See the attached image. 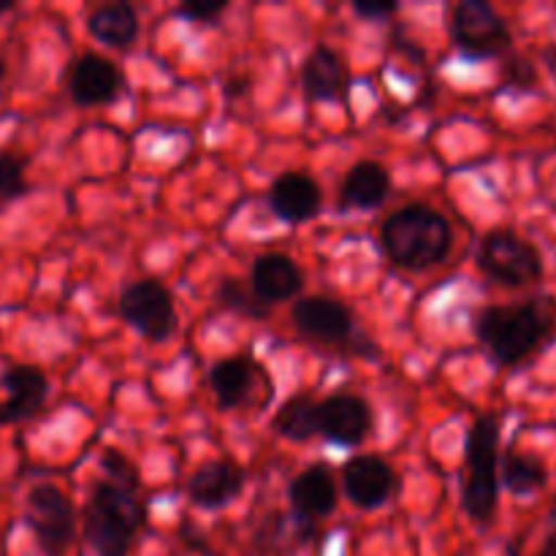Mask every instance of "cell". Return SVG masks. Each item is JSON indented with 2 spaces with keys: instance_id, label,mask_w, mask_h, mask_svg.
Masks as SVG:
<instances>
[{
  "instance_id": "cell-15",
  "label": "cell",
  "mask_w": 556,
  "mask_h": 556,
  "mask_svg": "<svg viewBox=\"0 0 556 556\" xmlns=\"http://www.w3.org/2000/svg\"><path fill=\"white\" fill-rule=\"evenodd\" d=\"M244 472L237 462L215 459L201 465L188 481V497L201 508H223L242 492Z\"/></svg>"
},
{
  "instance_id": "cell-32",
  "label": "cell",
  "mask_w": 556,
  "mask_h": 556,
  "mask_svg": "<svg viewBox=\"0 0 556 556\" xmlns=\"http://www.w3.org/2000/svg\"><path fill=\"white\" fill-rule=\"evenodd\" d=\"M3 76H5V65H3V60H0V85H3Z\"/></svg>"
},
{
  "instance_id": "cell-5",
  "label": "cell",
  "mask_w": 556,
  "mask_h": 556,
  "mask_svg": "<svg viewBox=\"0 0 556 556\" xmlns=\"http://www.w3.org/2000/svg\"><path fill=\"white\" fill-rule=\"evenodd\" d=\"M478 264L494 282L508 288L532 286L543 277V258L535 244L521 239L519 233L505 231V228L489 231L483 237Z\"/></svg>"
},
{
  "instance_id": "cell-20",
  "label": "cell",
  "mask_w": 556,
  "mask_h": 556,
  "mask_svg": "<svg viewBox=\"0 0 556 556\" xmlns=\"http://www.w3.org/2000/svg\"><path fill=\"white\" fill-rule=\"evenodd\" d=\"M391 190V174L380 163L362 161L345 174L340 185V199L353 210H372L386 201Z\"/></svg>"
},
{
  "instance_id": "cell-29",
  "label": "cell",
  "mask_w": 556,
  "mask_h": 556,
  "mask_svg": "<svg viewBox=\"0 0 556 556\" xmlns=\"http://www.w3.org/2000/svg\"><path fill=\"white\" fill-rule=\"evenodd\" d=\"M543 63H546L548 71H552V74L556 76V43L543 49Z\"/></svg>"
},
{
  "instance_id": "cell-31",
  "label": "cell",
  "mask_w": 556,
  "mask_h": 556,
  "mask_svg": "<svg viewBox=\"0 0 556 556\" xmlns=\"http://www.w3.org/2000/svg\"><path fill=\"white\" fill-rule=\"evenodd\" d=\"M14 9V3H0V14H3V11H11Z\"/></svg>"
},
{
  "instance_id": "cell-17",
  "label": "cell",
  "mask_w": 556,
  "mask_h": 556,
  "mask_svg": "<svg viewBox=\"0 0 556 556\" xmlns=\"http://www.w3.org/2000/svg\"><path fill=\"white\" fill-rule=\"evenodd\" d=\"M302 85L315 101H340L348 92L351 76H348V65L342 63L340 54L326 43H318L304 60Z\"/></svg>"
},
{
  "instance_id": "cell-11",
  "label": "cell",
  "mask_w": 556,
  "mask_h": 556,
  "mask_svg": "<svg viewBox=\"0 0 556 556\" xmlns=\"http://www.w3.org/2000/svg\"><path fill=\"white\" fill-rule=\"evenodd\" d=\"M68 90L79 106L109 103L123 90V74L101 54H81L68 71Z\"/></svg>"
},
{
  "instance_id": "cell-19",
  "label": "cell",
  "mask_w": 556,
  "mask_h": 556,
  "mask_svg": "<svg viewBox=\"0 0 556 556\" xmlns=\"http://www.w3.org/2000/svg\"><path fill=\"white\" fill-rule=\"evenodd\" d=\"M261 378V367L244 356H228L217 362L210 372V386L223 407H239L253 394L255 380Z\"/></svg>"
},
{
  "instance_id": "cell-13",
  "label": "cell",
  "mask_w": 556,
  "mask_h": 556,
  "mask_svg": "<svg viewBox=\"0 0 556 556\" xmlns=\"http://www.w3.org/2000/svg\"><path fill=\"white\" fill-rule=\"evenodd\" d=\"M5 400L0 402V424H16L36 416L47 400V375L36 367H11L3 375Z\"/></svg>"
},
{
  "instance_id": "cell-25",
  "label": "cell",
  "mask_w": 556,
  "mask_h": 556,
  "mask_svg": "<svg viewBox=\"0 0 556 556\" xmlns=\"http://www.w3.org/2000/svg\"><path fill=\"white\" fill-rule=\"evenodd\" d=\"M27 190L25 166L11 152H0V199H20Z\"/></svg>"
},
{
  "instance_id": "cell-8",
  "label": "cell",
  "mask_w": 556,
  "mask_h": 556,
  "mask_svg": "<svg viewBox=\"0 0 556 556\" xmlns=\"http://www.w3.org/2000/svg\"><path fill=\"white\" fill-rule=\"evenodd\" d=\"M119 315L150 342H163L177 331L172 293L155 280H139L125 288L119 296Z\"/></svg>"
},
{
  "instance_id": "cell-9",
  "label": "cell",
  "mask_w": 556,
  "mask_h": 556,
  "mask_svg": "<svg viewBox=\"0 0 556 556\" xmlns=\"http://www.w3.org/2000/svg\"><path fill=\"white\" fill-rule=\"evenodd\" d=\"M372 429V413L362 396L334 394L315 405V434L337 445H358Z\"/></svg>"
},
{
  "instance_id": "cell-22",
  "label": "cell",
  "mask_w": 556,
  "mask_h": 556,
  "mask_svg": "<svg viewBox=\"0 0 556 556\" xmlns=\"http://www.w3.org/2000/svg\"><path fill=\"white\" fill-rule=\"evenodd\" d=\"M546 465H543L541 459H535V456L516 454V451H510V454L505 456L503 481L514 494H521V497H525V494L541 492V489L546 486Z\"/></svg>"
},
{
  "instance_id": "cell-30",
  "label": "cell",
  "mask_w": 556,
  "mask_h": 556,
  "mask_svg": "<svg viewBox=\"0 0 556 556\" xmlns=\"http://www.w3.org/2000/svg\"><path fill=\"white\" fill-rule=\"evenodd\" d=\"M541 556H556V543H548V546L543 548Z\"/></svg>"
},
{
  "instance_id": "cell-6",
  "label": "cell",
  "mask_w": 556,
  "mask_h": 556,
  "mask_svg": "<svg viewBox=\"0 0 556 556\" xmlns=\"http://www.w3.org/2000/svg\"><path fill=\"white\" fill-rule=\"evenodd\" d=\"M456 47L472 58H494L510 47V30L500 11L483 0H459L448 14Z\"/></svg>"
},
{
  "instance_id": "cell-16",
  "label": "cell",
  "mask_w": 556,
  "mask_h": 556,
  "mask_svg": "<svg viewBox=\"0 0 556 556\" xmlns=\"http://www.w3.org/2000/svg\"><path fill=\"white\" fill-rule=\"evenodd\" d=\"M320 188L313 177L302 172H288L271 182L269 204L275 215L286 223H304L318 212Z\"/></svg>"
},
{
  "instance_id": "cell-28",
  "label": "cell",
  "mask_w": 556,
  "mask_h": 556,
  "mask_svg": "<svg viewBox=\"0 0 556 556\" xmlns=\"http://www.w3.org/2000/svg\"><path fill=\"white\" fill-rule=\"evenodd\" d=\"M356 11L362 16H369V20H386L389 14H394L396 5L394 3H369V0H364V3H356Z\"/></svg>"
},
{
  "instance_id": "cell-21",
  "label": "cell",
  "mask_w": 556,
  "mask_h": 556,
  "mask_svg": "<svg viewBox=\"0 0 556 556\" xmlns=\"http://www.w3.org/2000/svg\"><path fill=\"white\" fill-rule=\"evenodd\" d=\"M92 36L112 49H128L139 36V16L128 3H103L87 20Z\"/></svg>"
},
{
  "instance_id": "cell-14",
  "label": "cell",
  "mask_w": 556,
  "mask_h": 556,
  "mask_svg": "<svg viewBox=\"0 0 556 556\" xmlns=\"http://www.w3.org/2000/svg\"><path fill=\"white\" fill-rule=\"evenodd\" d=\"M304 286V275L286 253H266L250 269V291L264 304L288 302Z\"/></svg>"
},
{
  "instance_id": "cell-2",
  "label": "cell",
  "mask_w": 556,
  "mask_h": 556,
  "mask_svg": "<svg viewBox=\"0 0 556 556\" xmlns=\"http://www.w3.org/2000/svg\"><path fill=\"white\" fill-rule=\"evenodd\" d=\"M139 483L101 481L85 505V535L98 556H128L144 525V505L136 497Z\"/></svg>"
},
{
  "instance_id": "cell-1",
  "label": "cell",
  "mask_w": 556,
  "mask_h": 556,
  "mask_svg": "<svg viewBox=\"0 0 556 556\" xmlns=\"http://www.w3.org/2000/svg\"><path fill=\"white\" fill-rule=\"evenodd\" d=\"M478 340L503 367L525 362L556 331V307L548 299H535L508 307H489L476 320Z\"/></svg>"
},
{
  "instance_id": "cell-12",
  "label": "cell",
  "mask_w": 556,
  "mask_h": 556,
  "mask_svg": "<svg viewBox=\"0 0 556 556\" xmlns=\"http://www.w3.org/2000/svg\"><path fill=\"white\" fill-rule=\"evenodd\" d=\"M342 486L348 500L358 508H378L391 497L396 476L378 456H356L342 467Z\"/></svg>"
},
{
  "instance_id": "cell-27",
  "label": "cell",
  "mask_w": 556,
  "mask_h": 556,
  "mask_svg": "<svg viewBox=\"0 0 556 556\" xmlns=\"http://www.w3.org/2000/svg\"><path fill=\"white\" fill-rule=\"evenodd\" d=\"M226 9L228 3H223V0H193V3H185L179 11L193 22H215Z\"/></svg>"
},
{
  "instance_id": "cell-23",
  "label": "cell",
  "mask_w": 556,
  "mask_h": 556,
  "mask_svg": "<svg viewBox=\"0 0 556 556\" xmlns=\"http://www.w3.org/2000/svg\"><path fill=\"white\" fill-rule=\"evenodd\" d=\"M315 405L313 396H291L277 410L275 429L288 440H309L315 434Z\"/></svg>"
},
{
  "instance_id": "cell-26",
  "label": "cell",
  "mask_w": 556,
  "mask_h": 556,
  "mask_svg": "<svg viewBox=\"0 0 556 556\" xmlns=\"http://www.w3.org/2000/svg\"><path fill=\"white\" fill-rule=\"evenodd\" d=\"M505 81H508L510 87H519V90H532L538 81L535 65L525 58H514L505 65Z\"/></svg>"
},
{
  "instance_id": "cell-18",
  "label": "cell",
  "mask_w": 556,
  "mask_h": 556,
  "mask_svg": "<svg viewBox=\"0 0 556 556\" xmlns=\"http://www.w3.org/2000/svg\"><path fill=\"white\" fill-rule=\"evenodd\" d=\"M291 505L302 519H324L337 508V483L329 467L313 465L291 483Z\"/></svg>"
},
{
  "instance_id": "cell-24",
  "label": "cell",
  "mask_w": 556,
  "mask_h": 556,
  "mask_svg": "<svg viewBox=\"0 0 556 556\" xmlns=\"http://www.w3.org/2000/svg\"><path fill=\"white\" fill-rule=\"evenodd\" d=\"M220 302L226 304L228 309H237V313L248 315V318H266L269 315V304L261 302L250 286L239 280H223L220 286Z\"/></svg>"
},
{
  "instance_id": "cell-4",
  "label": "cell",
  "mask_w": 556,
  "mask_h": 556,
  "mask_svg": "<svg viewBox=\"0 0 556 556\" xmlns=\"http://www.w3.org/2000/svg\"><path fill=\"white\" fill-rule=\"evenodd\" d=\"M500 418H476L467 438V476H465V510L478 525H489L497 510L500 497Z\"/></svg>"
},
{
  "instance_id": "cell-3",
  "label": "cell",
  "mask_w": 556,
  "mask_h": 556,
  "mask_svg": "<svg viewBox=\"0 0 556 556\" xmlns=\"http://www.w3.org/2000/svg\"><path fill=\"white\" fill-rule=\"evenodd\" d=\"M380 248L402 269H429L448 255L451 226L432 206H402L380 228Z\"/></svg>"
},
{
  "instance_id": "cell-10",
  "label": "cell",
  "mask_w": 556,
  "mask_h": 556,
  "mask_svg": "<svg viewBox=\"0 0 556 556\" xmlns=\"http://www.w3.org/2000/svg\"><path fill=\"white\" fill-rule=\"evenodd\" d=\"M293 326L309 340L342 345L353 334V313L337 299L307 296L293 307Z\"/></svg>"
},
{
  "instance_id": "cell-7",
  "label": "cell",
  "mask_w": 556,
  "mask_h": 556,
  "mask_svg": "<svg viewBox=\"0 0 556 556\" xmlns=\"http://www.w3.org/2000/svg\"><path fill=\"white\" fill-rule=\"evenodd\" d=\"M27 521L47 556L65 554L76 535V510L58 486H36L27 497Z\"/></svg>"
}]
</instances>
